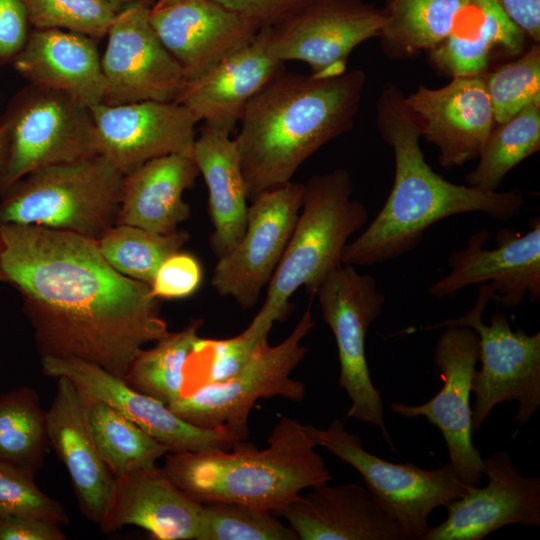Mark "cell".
Returning <instances> with one entry per match:
<instances>
[{"mask_svg": "<svg viewBox=\"0 0 540 540\" xmlns=\"http://www.w3.org/2000/svg\"><path fill=\"white\" fill-rule=\"evenodd\" d=\"M495 124H501L532 103H540V44L515 61L484 73Z\"/></svg>", "mask_w": 540, "mask_h": 540, "instance_id": "cell-38", "label": "cell"}, {"mask_svg": "<svg viewBox=\"0 0 540 540\" xmlns=\"http://www.w3.org/2000/svg\"><path fill=\"white\" fill-rule=\"evenodd\" d=\"M151 6H126L110 25L101 58L104 104L176 101L187 83L149 22Z\"/></svg>", "mask_w": 540, "mask_h": 540, "instance_id": "cell-15", "label": "cell"}, {"mask_svg": "<svg viewBox=\"0 0 540 540\" xmlns=\"http://www.w3.org/2000/svg\"><path fill=\"white\" fill-rule=\"evenodd\" d=\"M189 235L176 230L155 233L140 227L116 224L98 240L104 259L119 273L150 284L160 264L186 244Z\"/></svg>", "mask_w": 540, "mask_h": 540, "instance_id": "cell-35", "label": "cell"}, {"mask_svg": "<svg viewBox=\"0 0 540 540\" xmlns=\"http://www.w3.org/2000/svg\"><path fill=\"white\" fill-rule=\"evenodd\" d=\"M313 326L308 307L284 341L274 346L267 342L236 374L199 386L168 407L194 426L246 440L249 414L258 400L279 396L300 402L304 398L305 384L291 374L306 355L302 341Z\"/></svg>", "mask_w": 540, "mask_h": 540, "instance_id": "cell-8", "label": "cell"}, {"mask_svg": "<svg viewBox=\"0 0 540 540\" xmlns=\"http://www.w3.org/2000/svg\"><path fill=\"white\" fill-rule=\"evenodd\" d=\"M49 447L37 391L24 385L0 394V464L36 477Z\"/></svg>", "mask_w": 540, "mask_h": 540, "instance_id": "cell-32", "label": "cell"}, {"mask_svg": "<svg viewBox=\"0 0 540 540\" xmlns=\"http://www.w3.org/2000/svg\"><path fill=\"white\" fill-rule=\"evenodd\" d=\"M200 175L192 156L169 154L152 159L124 176L117 224L160 234L178 230L190 217L183 193Z\"/></svg>", "mask_w": 540, "mask_h": 540, "instance_id": "cell-27", "label": "cell"}, {"mask_svg": "<svg viewBox=\"0 0 540 540\" xmlns=\"http://www.w3.org/2000/svg\"><path fill=\"white\" fill-rule=\"evenodd\" d=\"M303 427L317 447L361 475L365 486L400 524L407 540H423L430 528L428 518L432 511L445 507L472 487L463 483L448 463L428 470L413 463L389 462L370 453L363 447L361 437L349 432L339 419L327 428L312 424Z\"/></svg>", "mask_w": 540, "mask_h": 540, "instance_id": "cell-9", "label": "cell"}, {"mask_svg": "<svg viewBox=\"0 0 540 540\" xmlns=\"http://www.w3.org/2000/svg\"><path fill=\"white\" fill-rule=\"evenodd\" d=\"M166 1H171V0H157V2H166Z\"/></svg>", "mask_w": 540, "mask_h": 540, "instance_id": "cell-49", "label": "cell"}, {"mask_svg": "<svg viewBox=\"0 0 540 540\" xmlns=\"http://www.w3.org/2000/svg\"><path fill=\"white\" fill-rule=\"evenodd\" d=\"M352 192L351 176L343 168L315 174L304 184L301 212L252 324L270 332L290 312V298L300 287L314 297L324 277L343 264L348 240L368 220L366 207L351 198Z\"/></svg>", "mask_w": 540, "mask_h": 540, "instance_id": "cell-5", "label": "cell"}, {"mask_svg": "<svg viewBox=\"0 0 540 540\" xmlns=\"http://www.w3.org/2000/svg\"><path fill=\"white\" fill-rule=\"evenodd\" d=\"M479 356L477 334L467 327H446L439 336L433 362L443 382L440 390L418 405L401 402L391 410L404 418L424 417L441 432L448 451V464L466 485L479 486L483 457L473 443L471 382Z\"/></svg>", "mask_w": 540, "mask_h": 540, "instance_id": "cell-13", "label": "cell"}, {"mask_svg": "<svg viewBox=\"0 0 540 540\" xmlns=\"http://www.w3.org/2000/svg\"><path fill=\"white\" fill-rule=\"evenodd\" d=\"M9 154V135L7 125L0 123V175L3 172Z\"/></svg>", "mask_w": 540, "mask_h": 540, "instance_id": "cell-46", "label": "cell"}, {"mask_svg": "<svg viewBox=\"0 0 540 540\" xmlns=\"http://www.w3.org/2000/svg\"><path fill=\"white\" fill-rule=\"evenodd\" d=\"M384 11L361 0H318L283 22L260 29L269 54L300 61L317 77L347 71V59L362 42L379 36Z\"/></svg>", "mask_w": 540, "mask_h": 540, "instance_id": "cell-12", "label": "cell"}, {"mask_svg": "<svg viewBox=\"0 0 540 540\" xmlns=\"http://www.w3.org/2000/svg\"><path fill=\"white\" fill-rule=\"evenodd\" d=\"M124 175L103 155L47 166L0 202V225H32L98 240L117 224Z\"/></svg>", "mask_w": 540, "mask_h": 540, "instance_id": "cell-6", "label": "cell"}, {"mask_svg": "<svg viewBox=\"0 0 540 540\" xmlns=\"http://www.w3.org/2000/svg\"><path fill=\"white\" fill-rule=\"evenodd\" d=\"M540 150V103H532L509 120L495 124L479 156L465 176L468 186L497 191L516 165Z\"/></svg>", "mask_w": 540, "mask_h": 540, "instance_id": "cell-34", "label": "cell"}, {"mask_svg": "<svg viewBox=\"0 0 540 540\" xmlns=\"http://www.w3.org/2000/svg\"><path fill=\"white\" fill-rule=\"evenodd\" d=\"M252 22L259 30L290 18L318 0H214Z\"/></svg>", "mask_w": 540, "mask_h": 540, "instance_id": "cell-42", "label": "cell"}, {"mask_svg": "<svg viewBox=\"0 0 540 540\" xmlns=\"http://www.w3.org/2000/svg\"><path fill=\"white\" fill-rule=\"evenodd\" d=\"M470 0H387L379 38L384 53L405 60L429 52L450 33Z\"/></svg>", "mask_w": 540, "mask_h": 540, "instance_id": "cell-30", "label": "cell"}, {"mask_svg": "<svg viewBox=\"0 0 540 540\" xmlns=\"http://www.w3.org/2000/svg\"><path fill=\"white\" fill-rule=\"evenodd\" d=\"M203 270L199 260L188 252L178 251L168 256L156 270L150 282L156 299H183L200 288Z\"/></svg>", "mask_w": 540, "mask_h": 540, "instance_id": "cell-41", "label": "cell"}, {"mask_svg": "<svg viewBox=\"0 0 540 540\" xmlns=\"http://www.w3.org/2000/svg\"><path fill=\"white\" fill-rule=\"evenodd\" d=\"M366 75L317 77L283 71L246 105L234 138L248 199L291 181L329 141L351 130Z\"/></svg>", "mask_w": 540, "mask_h": 540, "instance_id": "cell-3", "label": "cell"}, {"mask_svg": "<svg viewBox=\"0 0 540 540\" xmlns=\"http://www.w3.org/2000/svg\"><path fill=\"white\" fill-rule=\"evenodd\" d=\"M483 464L486 486L449 502L447 517L423 540H482L511 524L540 526V478L522 475L502 450L483 457Z\"/></svg>", "mask_w": 540, "mask_h": 540, "instance_id": "cell-19", "label": "cell"}, {"mask_svg": "<svg viewBox=\"0 0 540 540\" xmlns=\"http://www.w3.org/2000/svg\"><path fill=\"white\" fill-rule=\"evenodd\" d=\"M304 184L290 181L251 200L245 232L218 258L211 285L243 309L253 307L272 278L301 209Z\"/></svg>", "mask_w": 540, "mask_h": 540, "instance_id": "cell-14", "label": "cell"}, {"mask_svg": "<svg viewBox=\"0 0 540 540\" xmlns=\"http://www.w3.org/2000/svg\"><path fill=\"white\" fill-rule=\"evenodd\" d=\"M96 43L80 33L34 29L12 63L31 85L63 92L92 108L103 102L105 92Z\"/></svg>", "mask_w": 540, "mask_h": 540, "instance_id": "cell-26", "label": "cell"}, {"mask_svg": "<svg viewBox=\"0 0 540 540\" xmlns=\"http://www.w3.org/2000/svg\"><path fill=\"white\" fill-rule=\"evenodd\" d=\"M507 18L535 44L540 43V0H495Z\"/></svg>", "mask_w": 540, "mask_h": 540, "instance_id": "cell-45", "label": "cell"}, {"mask_svg": "<svg viewBox=\"0 0 540 540\" xmlns=\"http://www.w3.org/2000/svg\"><path fill=\"white\" fill-rule=\"evenodd\" d=\"M45 376L69 379L88 400L101 401L164 444L169 452L229 449L238 440L219 430L194 426L165 403L130 387L98 365L76 358L41 357Z\"/></svg>", "mask_w": 540, "mask_h": 540, "instance_id": "cell-18", "label": "cell"}, {"mask_svg": "<svg viewBox=\"0 0 540 540\" xmlns=\"http://www.w3.org/2000/svg\"><path fill=\"white\" fill-rule=\"evenodd\" d=\"M273 514L286 519L298 540H407L385 505L355 483L316 485Z\"/></svg>", "mask_w": 540, "mask_h": 540, "instance_id": "cell-22", "label": "cell"}, {"mask_svg": "<svg viewBox=\"0 0 540 540\" xmlns=\"http://www.w3.org/2000/svg\"><path fill=\"white\" fill-rule=\"evenodd\" d=\"M62 525L27 515L0 517V540H65Z\"/></svg>", "mask_w": 540, "mask_h": 540, "instance_id": "cell-44", "label": "cell"}, {"mask_svg": "<svg viewBox=\"0 0 540 540\" xmlns=\"http://www.w3.org/2000/svg\"><path fill=\"white\" fill-rule=\"evenodd\" d=\"M489 239L490 232L479 229L469 237L466 247L453 251L448 258L449 273L434 282L428 294L452 297L465 287L489 283L499 305L517 307L526 296L539 303L540 218L530 219L524 234L500 229L492 249L484 247Z\"/></svg>", "mask_w": 540, "mask_h": 540, "instance_id": "cell-16", "label": "cell"}, {"mask_svg": "<svg viewBox=\"0 0 540 540\" xmlns=\"http://www.w3.org/2000/svg\"><path fill=\"white\" fill-rule=\"evenodd\" d=\"M284 64L269 54L259 30L248 45L187 82L175 102L205 126L231 133L249 101L285 71Z\"/></svg>", "mask_w": 540, "mask_h": 540, "instance_id": "cell-24", "label": "cell"}, {"mask_svg": "<svg viewBox=\"0 0 540 540\" xmlns=\"http://www.w3.org/2000/svg\"><path fill=\"white\" fill-rule=\"evenodd\" d=\"M315 296L336 341L338 383L351 402L347 416L378 428L394 450L382 397L372 382L365 354L367 333L383 311L385 294L372 275L360 274L354 266L342 264L324 277Z\"/></svg>", "mask_w": 540, "mask_h": 540, "instance_id": "cell-11", "label": "cell"}, {"mask_svg": "<svg viewBox=\"0 0 540 540\" xmlns=\"http://www.w3.org/2000/svg\"><path fill=\"white\" fill-rule=\"evenodd\" d=\"M103 1L114 6L118 10H122L126 6L133 5V4H139V3L149 4V5L154 4L153 0H103Z\"/></svg>", "mask_w": 540, "mask_h": 540, "instance_id": "cell-47", "label": "cell"}, {"mask_svg": "<svg viewBox=\"0 0 540 540\" xmlns=\"http://www.w3.org/2000/svg\"><path fill=\"white\" fill-rule=\"evenodd\" d=\"M401 88L387 83L376 102V127L392 148L395 175L381 210L342 253V263L370 266L413 251L442 219L481 212L500 221L519 216L524 205L518 189L488 191L444 179L426 162L417 117Z\"/></svg>", "mask_w": 540, "mask_h": 540, "instance_id": "cell-2", "label": "cell"}, {"mask_svg": "<svg viewBox=\"0 0 540 540\" xmlns=\"http://www.w3.org/2000/svg\"><path fill=\"white\" fill-rule=\"evenodd\" d=\"M197 540H298L271 511L235 502L203 504Z\"/></svg>", "mask_w": 540, "mask_h": 540, "instance_id": "cell-37", "label": "cell"}, {"mask_svg": "<svg viewBox=\"0 0 540 540\" xmlns=\"http://www.w3.org/2000/svg\"><path fill=\"white\" fill-rule=\"evenodd\" d=\"M0 267L18 289L41 357L76 358L124 379L168 332L147 283L116 271L97 241L32 225H0Z\"/></svg>", "mask_w": 540, "mask_h": 540, "instance_id": "cell-1", "label": "cell"}, {"mask_svg": "<svg viewBox=\"0 0 540 540\" xmlns=\"http://www.w3.org/2000/svg\"><path fill=\"white\" fill-rule=\"evenodd\" d=\"M0 249H1V244H0ZM0 281H5L2 271H1V267H0Z\"/></svg>", "mask_w": 540, "mask_h": 540, "instance_id": "cell-48", "label": "cell"}, {"mask_svg": "<svg viewBox=\"0 0 540 540\" xmlns=\"http://www.w3.org/2000/svg\"><path fill=\"white\" fill-rule=\"evenodd\" d=\"M83 400L89 432L114 477L136 469H154L157 461L169 453L164 444L111 406Z\"/></svg>", "mask_w": 540, "mask_h": 540, "instance_id": "cell-31", "label": "cell"}, {"mask_svg": "<svg viewBox=\"0 0 540 540\" xmlns=\"http://www.w3.org/2000/svg\"><path fill=\"white\" fill-rule=\"evenodd\" d=\"M149 22L187 82L252 42L259 29L214 0L154 2Z\"/></svg>", "mask_w": 540, "mask_h": 540, "instance_id": "cell-21", "label": "cell"}, {"mask_svg": "<svg viewBox=\"0 0 540 540\" xmlns=\"http://www.w3.org/2000/svg\"><path fill=\"white\" fill-rule=\"evenodd\" d=\"M524 42L525 34L495 0H470L449 35L428 52L429 60L451 77L480 75L485 73L495 49L517 55Z\"/></svg>", "mask_w": 540, "mask_h": 540, "instance_id": "cell-29", "label": "cell"}, {"mask_svg": "<svg viewBox=\"0 0 540 540\" xmlns=\"http://www.w3.org/2000/svg\"><path fill=\"white\" fill-rule=\"evenodd\" d=\"M202 319H193L180 331L167 332L131 363L124 381L133 389L166 405L183 394V367L192 351Z\"/></svg>", "mask_w": 540, "mask_h": 540, "instance_id": "cell-33", "label": "cell"}, {"mask_svg": "<svg viewBox=\"0 0 540 540\" xmlns=\"http://www.w3.org/2000/svg\"><path fill=\"white\" fill-rule=\"evenodd\" d=\"M491 300H494L491 285H479L474 306L461 317L400 332L467 327L477 334L478 361L481 365L479 370L474 371L471 382L475 396L472 406L473 434L481 429L494 407L500 403L517 402L513 419L517 430L540 407V332L527 334L523 329L512 330L507 317L499 310L491 316L489 324H485L482 316Z\"/></svg>", "mask_w": 540, "mask_h": 540, "instance_id": "cell-7", "label": "cell"}, {"mask_svg": "<svg viewBox=\"0 0 540 540\" xmlns=\"http://www.w3.org/2000/svg\"><path fill=\"white\" fill-rule=\"evenodd\" d=\"M405 101L419 121L421 137L437 147L444 169L479 158L495 126L484 74L455 76L440 88L419 85Z\"/></svg>", "mask_w": 540, "mask_h": 540, "instance_id": "cell-20", "label": "cell"}, {"mask_svg": "<svg viewBox=\"0 0 540 540\" xmlns=\"http://www.w3.org/2000/svg\"><path fill=\"white\" fill-rule=\"evenodd\" d=\"M49 446L69 474L79 509L89 521H102L115 477L102 460L89 432L84 400L75 385L57 378L55 396L46 410Z\"/></svg>", "mask_w": 540, "mask_h": 540, "instance_id": "cell-25", "label": "cell"}, {"mask_svg": "<svg viewBox=\"0 0 540 540\" xmlns=\"http://www.w3.org/2000/svg\"><path fill=\"white\" fill-rule=\"evenodd\" d=\"M192 157L208 188L210 247L219 258L239 242L247 224L249 199L237 146L230 133L204 125Z\"/></svg>", "mask_w": 540, "mask_h": 540, "instance_id": "cell-28", "label": "cell"}, {"mask_svg": "<svg viewBox=\"0 0 540 540\" xmlns=\"http://www.w3.org/2000/svg\"><path fill=\"white\" fill-rule=\"evenodd\" d=\"M27 515L66 525L69 517L58 501L42 492L35 477L0 464V517Z\"/></svg>", "mask_w": 540, "mask_h": 540, "instance_id": "cell-40", "label": "cell"}, {"mask_svg": "<svg viewBox=\"0 0 540 540\" xmlns=\"http://www.w3.org/2000/svg\"><path fill=\"white\" fill-rule=\"evenodd\" d=\"M35 29H59L99 41L120 11L103 0H24Z\"/></svg>", "mask_w": 540, "mask_h": 540, "instance_id": "cell-39", "label": "cell"}, {"mask_svg": "<svg viewBox=\"0 0 540 540\" xmlns=\"http://www.w3.org/2000/svg\"><path fill=\"white\" fill-rule=\"evenodd\" d=\"M9 154L0 195L27 174L100 154L90 108L67 94L31 85L12 100L2 120Z\"/></svg>", "mask_w": 540, "mask_h": 540, "instance_id": "cell-10", "label": "cell"}, {"mask_svg": "<svg viewBox=\"0 0 540 540\" xmlns=\"http://www.w3.org/2000/svg\"><path fill=\"white\" fill-rule=\"evenodd\" d=\"M203 504L173 484L161 468L136 469L115 477L104 533L136 526L157 540H197Z\"/></svg>", "mask_w": 540, "mask_h": 540, "instance_id": "cell-23", "label": "cell"}, {"mask_svg": "<svg viewBox=\"0 0 540 540\" xmlns=\"http://www.w3.org/2000/svg\"><path fill=\"white\" fill-rule=\"evenodd\" d=\"M99 151L124 176L169 154L192 156L199 122L175 101H141L90 108Z\"/></svg>", "mask_w": 540, "mask_h": 540, "instance_id": "cell-17", "label": "cell"}, {"mask_svg": "<svg viewBox=\"0 0 540 540\" xmlns=\"http://www.w3.org/2000/svg\"><path fill=\"white\" fill-rule=\"evenodd\" d=\"M30 25L24 0H0V65L13 62L23 50Z\"/></svg>", "mask_w": 540, "mask_h": 540, "instance_id": "cell-43", "label": "cell"}, {"mask_svg": "<svg viewBox=\"0 0 540 540\" xmlns=\"http://www.w3.org/2000/svg\"><path fill=\"white\" fill-rule=\"evenodd\" d=\"M316 448L303 424L283 416L265 448L240 440L229 449L169 452L161 469L198 503L235 502L275 513L332 479Z\"/></svg>", "mask_w": 540, "mask_h": 540, "instance_id": "cell-4", "label": "cell"}, {"mask_svg": "<svg viewBox=\"0 0 540 540\" xmlns=\"http://www.w3.org/2000/svg\"><path fill=\"white\" fill-rule=\"evenodd\" d=\"M267 342L268 335L250 325L227 339L199 337L183 367V394L236 374Z\"/></svg>", "mask_w": 540, "mask_h": 540, "instance_id": "cell-36", "label": "cell"}]
</instances>
